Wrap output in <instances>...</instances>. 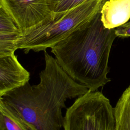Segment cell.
Returning <instances> with one entry per match:
<instances>
[{
	"label": "cell",
	"mask_w": 130,
	"mask_h": 130,
	"mask_svg": "<svg viewBox=\"0 0 130 130\" xmlns=\"http://www.w3.org/2000/svg\"><path fill=\"white\" fill-rule=\"evenodd\" d=\"M114 113L115 130H130V85L117 101Z\"/></svg>",
	"instance_id": "9c48e42d"
},
{
	"label": "cell",
	"mask_w": 130,
	"mask_h": 130,
	"mask_svg": "<svg viewBox=\"0 0 130 130\" xmlns=\"http://www.w3.org/2000/svg\"><path fill=\"white\" fill-rule=\"evenodd\" d=\"M45 66L38 84L28 82L0 97L31 130H60L68 99L79 98L88 88L71 78L55 58L44 51Z\"/></svg>",
	"instance_id": "6da1fadb"
},
{
	"label": "cell",
	"mask_w": 130,
	"mask_h": 130,
	"mask_svg": "<svg viewBox=\"0 0 130 130\" xmlns=\"http://www.w3.org/2000/svg\"><path fill=\"white\" fill-rule=\"evenodd\" d=\"M0 130H31L27 124L0 102Z\"/></svg>",
	"instance_id": "30bf717a"
},
{
	"label": "cell",
	"mask_w": 130,
	"mask_h": 130,
	"mask_svg": "<svg viewBox=\"0 0 130 130\" xmlns=\"http://www.w3.org/2000/svg\"><path fill=\"white\" fill-rule=\"evenodd\" d=\"M114 108L101 92L90 90L67 109L64 130H115Z\"/></svg>",
	"instance_id": "277c9868"
},
{
	"label": "cell",
	"mask_w": 130,
	"mask_h": 130,
	"mask_svg": "<svg viewBox=\"0 0 130 130\" xmlns=\"http://www.w3.org/2000/svg\"><path fill=\"white\" fill-rule=\"evenodd\" d=\"M30 73L14 54L0 57V97L29 82Z\"/></svg>",
	"instance_id": "8992f818"
},
{
	"label": "cell",
	"mask_w": 130,
	"mask_h": 130,
	"mask_svg": "<svg viewBox=\"0 0 130 130\" xmlns=\"http://www.w3.org/2000/svg\"><path fill=\"white\" fill-rule=\"evenodd\" d=\"M88 0H49L51 9L54 13H60L73 9Z\"/></svg>",
	"instance_id": "8fae6325"
},
{
	"label": "cell",
	"mask_w": 130,
	"mask_h": 130,
	"mask_svg": "<svg viewBox=\"0 0 130 130\" xmlns=\"http://www.w3.org/2000/svg\"><path fill=\"white\" fill-rule=\"evenodd\" d=\"M115 29L105 28L100 12L51 48L58 63L76 82L93 91L111 81L108 61Z\"/></svg>",
	"instance_id": "7a4b0ae2"
},
{
	"label": "cell",
	"mask_w": 130,
	"mask_h": 130,
	"mask_svg": "<svg viewBox=\"0 0 130 130\" xmlns=\"http://www.w3.org/2000/svg\"><path fill=\"white\" fill-rule=\"evenodd\" d=\"M116 37L125 38L130 37V21L115 29Z\"/></svg>",
	"instance_id": "7c38bea8"
},
{
	"label": "cell",
	"mask_w": 130,
	"mask_h": 130,
	"mask_svg": "<svg viewBox=\"0 0 130 130\" xmlns=\"http://www.w3.org/2000/svg\"><path fill=\"white\" fill-rule=\"evenodd\" d=\"M2 7L22 34L51 20L54 13L49 0H0Z\"/></svg>",
	"instance_id": "5b68a950"
},
{
	"label": "cell",
	"mask_w": 130,
	"mask_h": 130,
	"mask_svg": "<svg viewBox=\"0 0 130 130\" xmlns=\"http://www.w3.org/2000/svg\"><path fill=\"white\" fill-rule=\"evenodd\" d=\"M129 21H130V20H129Z\"/></svg>",
	"instance_id": "4fadbf2b"
},
{
	"label": "cell",
	"mask_w": 130,
	"mask_h": 130,
	"mask_svg": "<svg viewBox=\"0 0 130 130\" xmlns=\"http://www.w3.org/2000/svg\"><path fill=\"white\" fill-rule=\"evenodd\" d=\"M22 34L14 20L0 7V57L15 53Z\"/></svg>",
	"instance_id": "ba28073f"
},
{
	"label": "cell",
	"mask_w": 130,
	"mask_h": 130,
	"mask_svg": "<svg viewBox=\"0 0 130 130\" xmlns=\"http://www.w3.org/2000/svg\"><path fill=\"white\" fill-rule=\"evenodd\" d=\"M104 26L115 29L127 23L130 19V0H107L100 11Z\"/></svg>",
	"instance_id": "52a82bcc"
},
{
	"label": "cell",
	"mask_w": 130,
	"mask_h": 130,
	"mask_svg": "<svg viewBox=\"0 0 130 130\" xmlns=\"http://www.w3.org/2000/svg\"><path fill=\"white\" fill-rule=\"evenodd\" d=\"M107 0H88L65 12L54 13L53 18L23 34L18 49L25 53L46 51L89 21L100 12Z\"/></svg>",
	"instance_id": "3957f363"
}]
</instances>
